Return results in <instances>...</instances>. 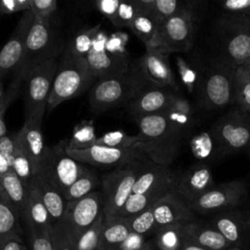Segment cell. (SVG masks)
Segmentation results:
<instances>
[{
    "label": "cell",
    "instance_id": "1",
    "mask_svg": "<svg viewBox=\"0 0 250 250\" xmlns=\"http://www.w3.org/2000/svg\"><path fill=\"white\" fill-rule=\"evenodd\" d=\"M135 120L144 154L156 164L169 166L179 152L183 134L162 114L136 117Z\"/></svg>",
    "mask_w": 250,
    "mask_h": 250
},
{
    "label": "cell",
    "instance_id": "2",
    "mask_svg": "<svg viewBox=\"0 0 250 250\" xmlns=\"http://www.w3.org/2000/svg\"><path fill=\"white\" fill-rule=\"evenodd\" d=\"M150 85L141 73L138 62L120 74L99 78L92 87L89 104L93 111L104 112L127 105L144 88Z\"/></svg>",
    "mask_w": 250,
    "mask_h": 250
},
{
    "label": "cell",
    "instance_id": "3",
    "mask_svg": "<svg viewBox=\"0 0 250 250\" xmlns=\"http://www.w3.org/2000/svg\"><path fill=\"white\" fill-rule=\"evenodd\" d=\"M95 79L97 78L92 73L86 59L75 58L65 51L57 69L47 104L48 109L52 110L63 102L81 95Z\"/></svg>",
    "mask_w": 250,
    "mask_h": 250
},
{
    "label": "cell",
    "instance_id": "4",
    "mask_svg": "<svg viewBox=\"0 0 250 250\" xmlns=\"http://www.w3.org/2000/svg\"><path fill=\"white\" fill-rule=\"evenodd\" d=\"M217 34L222 62L232 67L244 64L250 58V18L224 15L217 23Z\"/></svg>",
    "mask_w": 250,
    "mask_h": 250
},
{
    "label": "cell",
    "instance_id": "5",
    "mask_svg": "<svg viewBox=\"0 0 250 250\" xmlns=\"http://www.w3.org/2000/svg\"><path fill=\"white\" fill-rule=\"evenodd\" d=\"M66 145L65 141H61L60 144L52 147L46 146L36 173V176L42 177L62 195L84 168L82 163L66 153Z\"/></svg>",
    "mask_w": 250,
    "mask_h": 250
},
{
    "label": "cell",
    "instance_id": "6",
    "mask_svg": "<svg viewBox=\"0 0 250 250\" xmlns=\"http://www.w3.org/2000/svg\"><path fill=\"white\" fill-rule=\"evenodd\" d=\"M235 68L221 61L200 77L197 90L204 107L221 109L234 103Z\"/></svg>",
    "mask_w": 250,
    "mask_h": 250
},
{
    "label": "cell",
    "instance_id": "7",
    "mask_svg": "<svg viewBox=\"0 0 250 250\" xmlns=\"http://www.w3.org/2000/svg\"><path fill=\"white\" fill-rule=\"evenodd\" d=\"M194 36V16L191 8L184 6L178 13L164 21L158 28L153 45L164 54L188 52Z\"/></svg>",
    "mask_w": 250,
    "mask_h": 250
},
{
    "label": "cell",
    "instance_id": "8",
    "mask_svg": "<svg viewBox=\"0 0 250 250\" xmlns=\"http://www.w3.org/2000/svg\"><path fill=\"white\" fill-rule=\"evenodd\" d=\"M141 159L103 176L102 186L104 221L119 218L120 212L132 194Z\"/></svg>",
    "mask_w": 250,
    "mask_h": 250
},
{
    "label": "cell",
    "instance_id": "9",
    "mask_svg": "<svg viewBox=\"0 0 250 250\" xmlns=\"http://www.w3.org/2000/svg\"><path fill=\"white\" fill-rule=\"evenodd\" d=\"M220 153L250 148V113L236 107L219 118L211 128Z\"/></svg>",
    "mask_w": 250,
    "mask_h": 250
},
{
    "label": "cell",
    "instance_id": "10",
    "mask_svg": "<svg viewBox=\"0 0 250 250\" xmlns=\"http://www.w3.org/2000/svg\"><path fill=\"white\" fill-rule=\"evenodd\" d=\"M246 196V186L241 180L214 186L201 196L188 203L194 213L215 215L235 209Z\"/></svg>",
    "mask_w": 250,
    "mask_h": 250
},
{
    "label": "cell",
    "instance_id": "11",
    "mask_svg": "<svg viewBox=\"0 0 250 250\" xmlns=\"http://www.w3.org/2000/svg\"><path fill=\"white\" fill-rule=\"evenodd\" d=\"M103 214L104 195L100 191H93L80 199L67 201L64 215L60 222L77 240L78 236L94 226Z\"/></svg>",
    "mask_w": 250,
    "mask_h": 250
},
{
    "label": "cell",
    "instance_id": "12",
    "mask_svg": "<svg viewBox=\"0 0 250 250\" xmlns=\"http://www.w3.org/2000/svg\"><path fill=\"white\" fill-rule=\"evenodd\" d=\"M51 38L50 20L35 18L25 39L21 61L14 70L15 78L24 81L34 66L50 59L46 54L50 48Z\"/></svg>",
    "mask_w": 250,
    "mask_h": 250
},
{
    "label": "cell",
    "instance_id": "13",
    "mask_svg": "<svg viewBox=\"0 0 250 250\" xmlns=\"http://www.w3.org/2000/svg\"><path fill=\"white\" fill-rule=\"evenodd\" d=\"M58 66L55 58H50L34 66L27 74L24 80L26 116L39 108H46Z\"/></svg>",
    "mask_w": 250,
    "mask_h": 250
},
{
    "label": "cell",
    "instance_id": "14",
    "mask_svg": "<svg viewBox=\"0 0 250 250\" xmlns=\"http://www.w3.org/2000/svg\"><path fill=\"white\" fill-rule=\"evenodd\" d=\"M65 150L69 156L78 162L99 167L121 168L130 165L145 155L141 145L131 148H115L94 145L86 149H72L66 145Z\"/></svg>",
    "mask_w": 250,
    "mask_h": 250
},
{
    "label": "cell",
    "instance_id": "15",
    "mask_svg": "<svg viewBox=\"0 0 250 250\" xmlns=\"http://www.w3.org/2000/svg\"><path fill=\"white\" fill-rule=\"evenodd\" d=\"M107 38L106 32L101 29L96 34L92 49L86 57L88 65L97 79L123 73L131 66L128 57H117L106 52Z\"/></svg>",
    "mask_w": 250,
    "mask_h": 250
},
{
    "label": "cell",
    "instance_id": "16",
    "mask_svg": "<svg viewBox=\"0 0 250 250\" xmlns=\"http://www.w3.org/2000/svg\"><path fill=\"white\" fill-rule=\"evenodd\" d=\"M209 223L216 228L231 246L246 249L250 240V213L230 209L212 215Z\"/></svg>",
    "mask_w": 250,
    "mask_h": 250
},
{
    "label": "cell",
    "instance_id": "17",
    "mask_svg": "<svg viewBox=\"0 0 250 250\" xmlns=\"http://www.w3.org/2000/svg\"><path fill=\"white\" fill-rule=\"evenodd\" d=\"M151 209L157 230L166 226L188 224L195 221V213L188 203L176 192L175 188L169 190L157 200L151 206Z\"/></svg>",
    "mask_w": 250,
    "mask_h": 250
},
{
    "label": "cell",
    "instance_id": "18",
    "mask_svg": "<svg viewBox=\"0 0 250 250\" xmlns=\"http://www.w3.org/2000/svg\"><path fill=\"white\" fill-rule=\"evenodd\" d=\"M35 17L31 11L24 12L12 35L0 51V82L14 71L21 61L25 39Z\"/></svg>",
    "mask_w": 250,
    "mask_h": 250
},
{
    "label": "cell",
    "instance_id": "19",
    "mask_svg": "<svg viewBox=\"0 0 250 250\" xmlns=\"http://www.w3.org/2000/svg\"><path fill=\"white\" fill-rule=\"evenodd\" d=\"M138 65L143 76L150 84L178 92L167 54L156 49H146V53L138 61Z\"/></svg>",
    "mask_w": 250,
    "mask_h": 250
},
{
    "label": "cell",
    "instance_id": "20",
    "mask_svg": "<svg viewBox=\"0 0 250 250\" xmlns=\"http://www.w3.org/2000/svg\"><path fill=\"white\" fill-rule=\"evenodd\" d=\"M177 93L171 88L150 84L144 88L126 106L134 118L161 114Z\"/></svg>",
    "mask_w": 250,
    "mask_h": 250
},
{
    "label": "cell",
    "instance_id": "21",
    "mask_svg": "<svg viewBox=\"0 0 250 250\" xmlns=\"http://www.w3.org/2000/svg\"><path fill=\"white\" fill-rule=\"evenodd\" d=\"M177 180L168 166L156 164L152 161L139 162L136 182L133 187V194H144L153 190L175 188Z\"/></svg>",
    "mask_w": 250,
    "mask_h": 250
},
{
    "label": "cell",
    "instance_id": "22",
    "mask_svg": "<svg viewBox=\"0 0 250 250\" xmlns=\"http://www.w3.org/2000/svg\"><path fill=\"white\" fill-rule=\"evenodd\" d=\"M45 109L46 108H39L30 115L26 116L21 129L17 133L21 146L26 151L33 163L35 176L41 158L46 149L42 133V122Z\"/></svg>",
    "mask_w": 250,
    "mask_h": 250
},
{
    "label": "cell",
    "instance_id": "23",
    "mask_svg": "<svg viewBox=\"0 0 250 250\" xmlns=\"http://www.w3.org/2000/svg\"><path fill=\"white\" fill-rule=\"evenodd\" d=\"M213 187L211 169L206 165H196L187 170L177 180L175 190L188 203H190Z\"/></svg>",
    "mask_w": 250,
    "mask_h": 250
},
{
    "label": "cell",
    "instance_id": "24",
    "mask_svg": "<svg viewBox=\"0 0 250 250\" xmlns=\"http://www.w3.org/2000/svg\"><path fill=\"white\" fill-rule=\"evenodd\" d=\"M187 239L206 250H227L230 243L210 223L193 221L186 224Z\"/></svg>",
    "mask_w": 250,
    "mask_h": 250
},
{
    "label": "cell",
    "instance_id": "25",
    "mask_svg": "<svg viewBox=\"0 0 250 250\" xmlns=\"http://www.w3.org/2000/svg\"><path fill=\"white\" fill-rule=\"evenodd\" d=\"M21 217H23L27 229L46 231L52 230L53 223L51 217L37 190L31 184L27 187V197Z\"/></svg>",
    "mask_w": 250,
    "mask_h": 250
},
{
    "label": "cell",
    "instance_id": "26",
    "mask_svg": "<svg viewBox=\"0 0 250 250\" xmlns=\"http://www.w3.org/2000/svg\"><path fill=\"white\" fill-rule=\"evenodd\" d=\"M30 184L37 190L51 217L52 223L54 224L62 220L67 204V201L65 200L62 193L38 175L33 178Z\"/></svg>",
    "mask_w": 250,
    "mask_h": 250
},
{
    "label": "cell",
    "instance_id": "27",
    "mask_svg": "<svg viewBox=\"0 0 250 250\" xmlns=\"http://www.w3.org/2000/svg\"><path fill=\"white\" fill-rule=\"evenodd\" d=\"M167 121L182 134L188 132L194 125V110L189 102L176 94L166 109L161 113Z\"/></svg>",
    "mask_w": 250,
    "mask_h": 250
},
{
    "label": "cell",
    "instance_id": "28",
    "mask_svg": "<svg viewBox=\"0 0 250 250\" xmlns=\"http://www.w3.org/2000/svg\"><path fill=\"white\" fill-rule=\"evenodd\" d=\"M131 233L126 219L104 221L101 234V250H121Z\"/></svg>",
    "mask_w": 250,
    "mask_h": 250
},
{
    "label": "cell",
    "instance_id": "29",
    "mask_svg": "<svg viewBox=\"0 0 250 250\" xmlns=\"http://www.w3.org/2000/svg\"><path fill=\"white\" fill-rule=\"evenodd\" d=\"M174 189V188H173ZM169 190L166 188H161L153 190L144 194H131L125 203L122 211L120 212L119 218L130 219L143 211L150 208L157 200H159L163 195H165Z\"/></svg>",
    "mask_w": 250,
    "mask_h": 250
},
{
    "label": "cell",
    "instance_id": "30",
    "mask_svg": "<svg viewBox=\"0 0 250 250\" xmlns=\"http://www.w3.org/2000/svg\"><path fill=\"white\" fill-rule=\"evenodd\" d=\"M0 183L8 201L18 210L21 216L25 207L27 188L22 184V182L14 172L0 176Z\"/></svg>",
    "mask_w": 250,
    "mask_h": 250
},
{
    "label": "cell",
    "instance_id": "31",
    "mask_svg": "<svg viewBox=\"0 0 250 250\" xmlns=\"http://www.w3.org/2000/svg\"><path fill=\"white\" fill-rule=\"evenodd\" d=\"M186 240V224H177L159 229L154 242L158 250H180Z\"/></svg>",
    "mask_w": 250,
    "mask_h": 250
},
{
    "label": "cell",
    "instance_id": "32",
    "mask_svg": "<svg viewBox=\"0 0 250 250\" xmlns=\"http://www.w3.org/2000/svg\"><path fill=\"white\" fill-rule=\"evenodd\" d=\"M99 185L100 179L98 174L84 166L78 178L64 192L63 196L66 201H74L95 191L94 189Z\"/></svg>",
    "mask_w": 250,
    "mask_h": 250
},
{
    "label": "cell",
    "instance_id": "33",
    "mask_svg": "<svg viewBox=\"0 0 250 250\" xmlns=\"http://www.w3.org/2000/svg\"><path fill=\"white\" fill-rule=\"evenodd\" d=\"M21 214L7 200L0 199V241L21 235Z\"/></svg>",
    "mask_w": 250,
    "mask_h": 250
},
{
    "label": "cell",
    "instance_id": "34",
    "mask_svg": "<svg viewBox=\"0 0 250 250\" xmlns=\"http://www.w3.org/2000/svg\"><path fill=\"white\" fill-rule=\"evenodd\" d=\"M160 23L150 14H139L133 21L130 28L145 44L146 49L150 48L156 38Z\"/></svg>",
    "mask_w": 250,
    "mask_h": 250
},
{
    "label": "cell",
    "instance_id": "35",
    "mask_svg": "<svg viewBox=\"0 0 250 250\" xmlns=\"http://www.w3.org/2000/svg\"><path fill=\"white\" fill-rule=\"evenodd\" d=\"M193 156L199 160L210 159L219 155L220 150L212 131H202L194 135L189 142Z\"/></svg>",
    "mask_w": 250,
    "mask_h": 250
},
{
    "label": "cell",
    "instance_id": "36",
    "mask_svg": "<svg viewBox=\"0 0 250 250\" xmlns=\"http://www.w3.org/2000/svg\"><path fill=\"white\" fill-rule=\"evenodd\" d=\"M14 173L22 182V184L27 188L33 178L35 177V171L33 163L26 153V151L21 146L18 135L16 134V151L12 165Z\"/></svg>",
    "mask_w": 250,
    "mask_h": 250
},
{
    "label": "cell",
    "instance_id": "37",
    "mask_svg": "<svg viewBox=\"0 0 250 250\" xmlns=\"http://www.w3.org/2000/svg\"><path fill=\"white\" fill-rule=\"evenodd\" d=\"M234 103L250 113V75L244 64L237 66L234 71Z\"/></svg>",
    "mask_w": 250,
    "mask_h": 250
},
{
    "label": "cell",
    "instance_id": "38",
    "mask_svg": "<svg viewBox=\"0 0 250 250\" xmlns=\"http://www.w3.org/2000/svg\"><path fill=\"white\" fill-rule=\"evenodd\" d=\"M101 30V24H96L90 28L78 32L69 42L66 51L75 58L86 59L92 49L96 34Z\"/></svg>",
    "mask_w": 250,
    "mask_h": 250
},
{
    "label": "cell",
    "instance_id": "39",
    "mask_svg": "<svg viewBox=\"0 0 250 250\" xmlns=\"http://www.w3.org/2000/svg\"><path fill=\"white\" fill-rule=\"evenodd\" d=\"M97 139L93 122L83 121L74 127L67 146L72 149H86L96 145Z\"/></svg>",
    "mask_w": 250,
    "mask_h": 250
},
{
    "label": "cell",
    "instance_id": "40",
    "mask_svg": "<svg viewBox=\"0 0 250 250\" xmlns=\"http://www.w3.org/2000/svg\"><path fill=\"white\" fill-rule=\"evenodd\" d=\"M96 145L115 148H131L140 146V139L138 135L130 136L123 130H115L99 137Z\"/></svg>",
    "mask_w": 250,
    "mask_h": 250
},
{
    "label": "cell",
    "instance_id": "41",
    "mask_svg": "<svg viewBox=\"0 0 250 250\" xmlns=\"http://www.w3.org/2000/svg\"><path fill=\"white\" fill-rule=\"evenodd\" d=\"M126 220L131 229V232L133 233L145 236L152 232L155 233L157 230L151 207Z\"/></svg>",
    "mask_w": 250,
    "mask_h": 250
},
{
    "label": "cell",
    "instance_id": "42",
    "mask_svg": "<svg viewBox=\"0 0 250 250\" xmlns=\"http://www.w3.org/2000/svg\"><path fill=\"white\" fill-rule=\"evenodd\" d=\"M104 222L103 214L94 226L78 236L76 240L77 250H101V234Z\"/></svg>",
    "mask_w": 250,
    "mask_h": 250
},
{
    "label": "cell",
    "instance_id": "43",
    "mask_svg": "<svg viewBox=\"0 0 250 250\" xmlns=\"http://www.w3.org/2000/svg\"><path fill=\"white\" fill-rule=\"evenodd\" d=\"M183 7V3L178 0H153L148 14L161 24L164 21L178 13Z\"/></svg>",
    "mask_w": 250,
    "mask_h": 250
},
{
    "label": "cell",
    "instance_id": "44",
    "mask_svg": "<svg viewBox=\"0 0 250 250\" xmlns=\"http://www.w3.org/2000/svg\"><path fill=\"white\" fill-rule=\"evenodd\" d=\"M176 62L182 84L189 93H193L194 90L198 89L200 81L198 71L188 62H186L184 59L180 57L176 58Z\"/></svg>",
    "mask_w": 250,
    "mask_h": 250
},
{
    "label": "cell",
    "instance_id": "45",
    "mask_svg": "<svg viewBox=\"0 0 250 250\" xmlns=\"http://www.w3.org/2000/svg\"><path fill=\"white\" fill-rule=\"evenodd\" d=\"M23 81L20 78H14L9 87L5 90L2 98L0 99V138L7 135V128L5 123V112L12 102L17 98L19 90Z\"/></svg>",
    "mask_w": 250,
    "mask_h": 250
},
{
    "label": "cell",
    "instance_id": "46",
    "mask_svg": "<svg viewBox=\"0 0 250 250\" xmlns=\"http://www.w3.org/2000/svg\"><path fill=\"white\" fill-rule=\"evenodd\" d=\"M51 233L55 250H77L76 239L60 221L53 224Z\"/></svg>",
    "mask_w": 250,
    "mask_h": 250
},
{
    "label": "cell",
    "instance_id": "47",
    "mask_svg": "<svg viewBox=\"0 0 250 250\" xmlns=\"http://www.w3.org/2000/svg\"><path fill=\"white\" fill-rule=\"evenodd\" d=\"M138 15L139 10L134 1L121 2L116 17L111 23L116 27H130Z\"/></svg>",
    "mask_w": 250,
    "mask_h": 250
},
{
    "label": "cell",
    "instance_id": "48",
    "mask_svg": "<svg viewBox=\"0 0 250 250\" xmlns=\"http://www.w3.org/2000/svg\"><path fill=\"white\" fill-rule=\"evenodd\" d=\"M51 231L27 229L29 250H55Z\"/></svg>",
    "mask_w": 250,
    "mask_h": 250
},
{
    "label": "cell",
    "instance_id": "49",
    "mask_svg": "<svg viewBox=\"0 0 250 250\" xmlns=\"http://www.w3.org/2000/svg\"><path fill=\"white\" fill-rule=\"evenodd\" d=\"M128 41V36L126 33L122 32H116L108 36L105 50L111 55L117 56V57H128L127 51H126V44Z\"/></svg>",
    "mask_w": 250,
    "mask_h": 250
},
{
    "label": "cell",
    "instance_id": "50",
    "mask_svg": "<svg viewBox=\"0 0 250 250\" xmlns=\"http://www.w3.org/2000/svg\"><path fill=\"white\" fill-rule=\"evenodd\" d=\"M57 8L56 0H30V11L35 18L41 20H50Z\"/></svg>",
    "mask_w": 250,
    "mask_h": 250
},
{
    "label": "cell",
    "instance_id": "51",
    "mask_svg": "<svg viewBox=\"0 0 250 250\" xmlns=\"http://www.w3.org/2000/svg\"><path fill=\"white\" fill-rule=\"evenodd\" d=\"M221 5L229 15L250 18V0H226Z\"/></svg>",
    "mask_w": 250,
    "mask_h": 250
},
{
    "label": "cell",
    "instance_id": "52",
    "mask_svg": "<svg viewBox=\"0 0 250 250\" xmlns=\"http://www.w3.org/2000/svg\"><path fill=\"white\" fill-rule=\"evenodd\" d=\"M30 11V0H0V14L10 15Z\"/></svg>",
    "mask_w": 250,
    "mask_h": 250
},
{
    "label": "cell",
    "instance_id": "53",
    "mask_svg": "<svg viewBox=\"0 0 250 250\" xmlns=\"http://www.w3.org/2000/svg\"><path fill=\"white\" fill-rule=\"evenodd\" d=\"M120 3L119 0H98L95 2V6L104 18L112 22L116 17Z\"/></svg>",
    "mask_w": 250,
    "mask_h": 250
},
{
    "label": "cell",
    "instance_id": "54",
    "mask_svg": "<svg viewBox=\"0 0 250 250\" xmlns=\"http://www.w3.org/2000/svg\"><path fill=\"white\" fill-rule=\"evenodd\" d=\"M16 151V134L12 137L5 135L0 138V153L7 159L11 167ZM13 169V168H12Z\"/></svg>",
    "mask_w": 250,
    "mask_h": 250
},
{
    "label": "cell",
    "instance_id": "55",
    "mask_svg": "<svg viewBox=\"0 0 250 250\" xmlns=\"http://www.w3.org/2000/svg\"><path fill=\"white\" fill-rule=\"evenodd\" d=\"M0 250H29V249L22 241L21 235H15L4 241H1Z\"/></svg>",
    "mask_w": 250,
    "mask_h": 250
},
{
    "label": "cell",
    "instance_id": "56",
    "mask_svg": "<svg viewBox=\"0 0 250 250\" xmlns=\"http://www.w3.org/2000/svg\"><path fill=\"white\" fill-rule=\"evenodd\" d=\"M14 172L10 163L7 161V159L0 153V176L9 174Z\"/></svg>",
    "mask_w": 250,
    "mask_h": 250
},
{
    "label": "cell",
    "instance_id": "57",
    "mask_svg": "<svg viewBox=\"0 0 250 250\" xmlns=\"http://www.w3.org/2000/svg\"><path fill=\"white\" fill-rule=\"evenodd\" d=\"M180 250H206V249H204V248H202V247H200V246H198V245L194 244L193 242L187 239L184 242L183 246L180 248Z\"/></svg>",
    "mask_w": 250,
    "mask_h": 250
},
{
    "label": "cell",
    "instance_id": "58",
    "mask_svg": "<svg viewBox=\"0 0 250 250\" xmlns=\"http://www.w3.org/2000/svg\"><path fill=\"white\" fill-rule=\"evenodd\" d=\"M137 250H154V247L151 242H146L140 249Z\"/></svg>",
    "mask_w": 250,
    "mask_h": 250
},
{
    "label": "cell",
    "instance_id": "59",
    "mask_svg": "<svg viewBox=\"0 0 250 250\" xmlns=\"http://www.w3.org/2000/svg\"><path fill=\"white\" fill-rule=\"evenodd\" d=\"M0 199H3V200H7V201H8V199H7L6 195H5V192H4V190H3V188H2V185H1V183H0Z\"/></svg>",
    "mask_w": 250,
    "mask_h": 250
},
{
    "label": "cell",
    "instance_id": "60",
    "mask_svg": "<svg viewBox=\"0 0 250 250\" xmlns=\"http://www.w3.org/2000/svg\"><path fill=\"white\" fill-rule=\"evenodd\" d=\"M244 65H245V67H246V69H247V71L250 75V58L247 60V62L244 63Z\"/></svg>",
    "mask_w": 250,
    "mask_h": 250
},
{
    "label": "cell",
    "instance_id": "61",
    "mask_svg": "<svg viewBox=\"0 0 250 250\" xmlns=\"http://www.w3.org/2000/svg\"><path fill=\"white\" fill-rule=\"evenodd\" d=\"M4 92H5V90H4V87H3V83H2V81H1V82H0V99L2 98Z\"/></svg>",
    "mask_w": 250,
    "mask_h": 250
},
{
    "label": "cell",
    "instance_id": "62",
    "mask_svg": "<svg viewBox=\"0 0 250 250\" xmlns=\"http://www.w3.org/2000/svg\"><path fill=\"white\" fill-rule=\"evenodd\" d=\"M227 250H244V249L239 248V247H235V246H231V247H229V248L227 249Z\"/></svg>",
    "mask_w": 250,
    "mask_h": 250
},
{
    "label": "cell",
    "instance_id": "63",
    "mask_svg": "<svg viewBox=\"0 0 250 250\" xmlns=\"http://www.w3.org/2000/svg\"><path fill=\"white\" fill-rule=\"evenodd\" d=\"M0 248H1V241H0Z\"/></svg>",
    "mask_w": 250,
    "mask_h": 250
}]
</instances>
